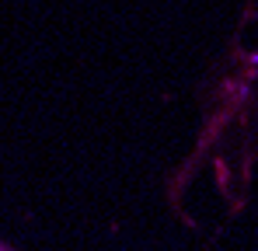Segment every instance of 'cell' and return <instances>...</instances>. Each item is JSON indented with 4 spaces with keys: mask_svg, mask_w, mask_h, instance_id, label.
I'll return each instance as SVG.
<instances>
[{
    "mask_svg": "<svg viewBox=\"0 0 258 251\" xmlns=\"http://www.w3.org/2000/svg\"><path fill=\"white\" fill-rule=\"evenodd\" d=\"M0 251H18V248H11V244H7V241L0 237Z\"/></svg>",
    "mask_w": 258,
    "mask_h": 251,
    "instance_id": "6da1fadb",
    "label": "cell"
}]
</instances>
